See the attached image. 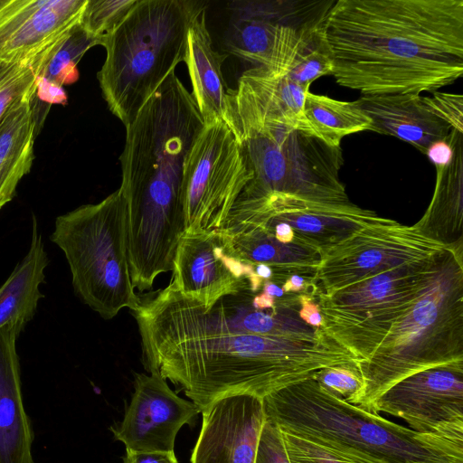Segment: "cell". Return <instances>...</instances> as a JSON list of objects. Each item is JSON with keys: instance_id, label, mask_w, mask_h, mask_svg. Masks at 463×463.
<instances>
[{"instance_id": "30", "label": "cell", "mask_w": 463, "mask_h": 463, "mask_svg": "<svg viewBox=\"0 0 463 463\" xmlns=\"http://www.w3.org/2000/svg\"><path fill=\"white\" fill-rule=\"evenodd\" d=\"M137 0H88L80 26L101 45L122 24Z\"/></svg>"}, {"instance_id": "36", "label": "cell", "mask_w": 463, "mask_h": 463, "mask_svg": "<svg viewBox=\"0 0 463 463\" xmlns=\"http://www.w3.org/2000/svg\"><path fill=\"white\" fill-rule=\"evenodd\" d=\"M314 284H317L315 280H310L298 274H293L280 287L285 294H295L307 289Z\"/></svg>"}, {"instance_id": "21", "label": "cell", "mask_w": 463, "mask_h": 463, "mask_svg": "<svg viewBox=\"0 0 463 463\" xmlns=\"http://www.w3.org/2000/svg\"><path fill=\"white\" fill-rule=\"evenodd\" d=\"M227 57L213 46L206 24V5L194 17L187 33V65L192 96L203 126L223 122L229 126V90L222 67Z\"/></svg>"}, {"instance_id": "6", "label": "cell", "mask_w": 463, "mask_h": 463, "mask_svg": "<svg viewBox=\"0 0 463 463\" xmlns=\"http://www.w3.org/2000/svg\"><path fill=\"white\" fill-rule=\"evenodd\" d=\"M457 362H463V250L445 248L422 293L373 354L359 363L363 389L352 404L372 411L400 380Z\"/></svg>"}, {"instance_id": "23", "label": "cell", "mask_w": 463, "mask_h": 463, "mask_svg": "<svg viewBox=\"0 0 463 463\" xmlns=\"http://www.w3.org/2000/svg\"><path fill=\"white\" fill-rule=\"evenodd\" d=\"M35 92L16 101L0 121V209L14 198L20 180L33 162Z\"/></svg>"}, {"instance_id": "37", "label": "cell", "mask_w": 463, "mask_h": 463, "mask_svg": "<svg viewBox=\"0 0 463 463\" xmlns=\"http://www.w3.org/2000/svg\"><path fill=\"white\" fill-rule=\"evenodd\" d=\"M255 273L263 280H270L273 277V269L266 264H253Z\"/></svg>"}, {"instance_id": "12", "label": "cell", "mask_w": 463, "mask_h": 463, "mask_svg": "<svg viewBox=\"0 0 463 463\" xmlns=\"http://www.w3.org/2000/svg\"><path fill=\"white\" fill-rule=\"evenodd\" d=\"M445 248L413 225L381 217L322 252L315 280L320 292L328 293Z\"/></svg>"}, {"instance_id": "22", "label": "cell", "mask_w": 463, "mask_h": 463, "mask_svg": "<svg viewBox=\"0 0 463 463\" xmlns=\"http://www.w3.org/2000/svg\"><path fill=\"white\" fill-rule=\"evenodd\" d=\"M452 154L436 167V185L423 216L413 226L446 248L463 250V133L452 129Z\"/></svg>"}, {"instance_id": "13", "label": "cell", "mask_w": 463, "mask_h": 463, "mask_svg": "<svg viewBox=\"0 0 463 463\" xmlns=\"http://www.w3.org/2000/svg\"><path fill=\"white\" fill-rule=\"evenodd\" d=\"M172 283L182 294L210 308L249 283L254 265L237 254L223 230L184 232L173 260Z\"/></svg>"}, {"instance_id": "16", "label": "cell", "mask_w": 463, "mask_h": 463, "mask_svg": "<svg viewBox=\"0 0 463 463\" xmlns=\"http://www.w3.org/2000/svg\"><path fill=\"white\" fill-rule=\"evenodd\" d=\"M88 0H0V61L47 64Z\"/></svg>"}, {"instance_id": "17", "label": "cell", "mask_w": 463, "mask_h": 463, "mask_svg": "<svg viewBox=\"0 0 463 463\" xmlns=\"http://www.w3.org/2000/svg\"><path fill=\"white\" fill-rule=\"evenodd\" d=\"M230 213L285 222L294 232V241L317 248L321 253L381 218L355 204H321L279 194L241 195Z\"/></svg>"}, {"instance_id": "8", "label": "cell", "mask_w": 463, "mask_h": 463, "mask_svg": "<svg viewBox=\"0 0 463 463\" xmlns=\"http://www.w3.org/2000/svg\"><path fill=\"white\" fill-rule=\"evenodd\" d=\"M64 253L79 298L103 319L136 310L128 262V208L121 188L59 215L50 237Z\"/></svg>"}, {"instance_id": "3", "label": "cell", "mask_w": 463, "mask_h": 463, "mask_svg": "<svg viewBox=\"0 0 463 463\" xmlns=\"http://www.w3.org/2000/svg\"><path fill=\"white\" fill-rule=\"evenodd\" d=\"M203 128L195 101L173 72L126 128L119 157L128 208V249L135 288L145 291L173 269L185 231L184 164Z\"/></svg>"}, {"instance_id": "32", "label": "cell", "mask_w": 463, "mask_h": 463, "mask_svg": "<svg viewBox=\"0 0 463 463\" xmlns=\"http://www.w3.org/2000/svg\"><path fill=\"white\" fill-rule=\"evenodd\" d=\"M279 432L289 463H353L314 443L280 430Z\"/></svg>"}, {"instance_id": "35", "label": "cell", "mask_w": 463, "mask_h": 463, "mask_svg": "<svg viewBox=\"0 0 463 463\" xmlns=\"http://www.w3.org/2000/svg\"><path fill=\"white\" fill-rule=\"evenodd\" d=\"M123 463H179L175 451L142 452L126 450Z\"/></svg>"}, {"instance_id": "7", "label": "cell", "mask_w": 463, "mask_h": 463, "mask_svg": "<svg viewBox=\"0 0 463 463\" xmlns=\"http://www.w3.org/2000/svg\"><path fill=\"white\" fill-rule=\"evenodd\" d=\"M204 6L194 0H137L102 42L106 58L97 78L109 109L125 128L185 61L189 26Z\"/></svg>"}, {"instance_id": "11", "label": "cell", "mask_w": 463, "mask_h": 463, "mask_svg": "<svg viewBox=\"0 0 463 463\" xmlns=\"http://www.w3.org/2000/svg\"><path fill=\"white\" fill-rule=\"evenodd\" d=\"M335 0H241L229 4V52L252 67L284 69L325 22Z\"/></svg>"}, {"instance_id": "28", "label": "cell", "mask_w": 463, "mask_h": 463, "mask_svg": "<svg viewBox=\"0 0 463 463\" xmlns=\"http://www.w3.org/2000/svg\"><path fill=\"white\" fill-rule=\"evenodd\" d=\"M331 72L332 61L322 29L301 45L285 71L280 73L296 83L310 86L317 79Z\"/></svg>"}, {"instance_id": "14", "label": "cell", "mask_w": 463, "mask_h": 463, "mask_svg": "<svg viewBox=\"0 0 463 463\" xmlns=\"http://www.w3.org/2000/svg\"><path fill=\"white\" fill-rule=\"evenodd\" d=\"M372 411L401 418L422 433L463 429V362L400 380L375 401Z\"/></svg>"}, {"instance_id": "15", "label": "cell", "mask_w": 463, "mask_h": 463, "mask_svg": "<svg viewBox=\"0 0 463 463\" xmlns=\"http://www.w3.org/2000/svg\"><path fill=\"white\" fill-rule=\"evenodd\" d=\"M133 386L121 421L109 428L114 439L126 450L174 451L179 430L201 410L180 397L157 373H135Z\"/></svg>"}, {"instance_id": "31", "label": "cell", "mask_w": 463, "mask_h": 463, "mask_svg": "<svg viewBox=\"0 0 463 463\" xmlns=\"http://www.w3.org/2000/svg\"><path fill=\"white\" fill-rule=\"evenodd\" d=\"M314 379L325 389L353 403L363 389L359 371L346 367H329L317 372Z\"/></svg>"}, {"instance_id": "1", "label": "cell", "mask_w": 463, "mask_h": 463, "mask_svg": "<svg viewBox=\"0 0 463 463\" xmlns=\"http://www.w3.org/2000/svg\"><path fill=\"white\" fill-rule=\"evenodd\" d=\"M146 370L160 374L201 411L232 394L266 396L329 367L360 360L322 329L316 337L239 334L202 326L141 300L131 311Z\"/></svg>"}, {"instance_id": "19", "label": "cell", "mask_w": 463, "mask_h": 463, "mask_svg": "<svg viewBox=\"0 0 463 463\" xmlns=\"http://www.w3.org/2000/svg\"><path fill=\"white\" fill-rule=\"evenodd\" d=\"M354 103L371 119V131L395 137L425 155L453 129L419 94L362 95Z\"/></svg>"}, {"instance_id": "2", "label": "cell", "mask_w": 463, "mask_h": 463, "mask_svg": "<svg viewBox=\"0 0 463 463\" xmlns=\"http://www.w3.org/2000/svg\"><path fill=\"white\" fill-rule=\"evenodd\" d=\"M323 35L331 75L363 95L432 93L463 74V0H336Z\"/></svg>"}, {"instance_id": "33", "label": "cell", "mask_w": 463, "mask_h": 463, "mask_svg": "<svg viewBox=\"0 0 463 463\" xmlns=\"http://www.w3.org/2000/svg\"><path fill=\"white\" fill-rule=\"evenodd\" d=\"M426 107L437 117L444 120L453 129L463 133V97L434 91L431 96L422 97Z\"/></svg>"}, {"instance_id": "26", "label": "cell", "mask_w": 463, "mask_h": 463, "mask_svg": "<svg viewBox=\"0 0 463 463\" xmlns=\"http://www.w3.org/2000/svg\"><path fill=\"white\" fill-rule=\"evenodd\" d=\"M303 114L313 133L334 146H341L343 137L347 135L371 131V119L354 101H341L309 91Z\"/></svg>"}, {"instance_id": "27", "label": "cell", "mask_w": 463, "mask_h": 463, "mask_svg": "<svg viewBox=\"0 0 463 463\" xmlns=\"http://www.w3.org/2000/svg\"><path fill=\"white\" fill-rule=\"evenodd\" d=\"M95 45H99V42L79 24L54 52L38 79L61 88L76 81L79 78L77 64Z\"/></svg>"}, {"instance_id": "10", "label": "cell", "mask_w": 463, "mask_h": 463, "mask_svg": "<svg viewBox=\"0 0 463 463\" xmlns=\"http://www.w3.org/2000/svg\"><path fill=\"white\" fill-rule=\"evenodd\" d=\"M252 178L241 144L231 128L223 122L203 126L184 164L182 199L185 231L223 229Z\"/></svg>"}, {"instance_id": "34", "label": "cell", "mask_w": 463, "mask_h": 463, "mask_svg": "<svg viewBox=\"0 0 463 463\" xmlns=\"http://www.w3.org/2000/svg\"><path fill=\"white\" fill-rule=\"evenodd\" d=\"M254 463H289L279 429L267 420L260 430Z\"/></svg>"}, {"instance_id": "18", "label": "cell", "mask_w": 463, "mask_h": 463, "mask_svg": "<svg viewBox=\"0 0 463 463\" xmlns=\"http://www.w3.org/2000/svg\"><path fill=\"white\" fill-rule=\"evenodd\" d=\"M201 413L202 427L190 463H254L266 420L263 400L250 394L227 395Z\"/></svg>"}, {"instance_id": "20", "label": "cell", "mask_w": 463, "mask_h": 463, "mask_svg": "<svg viewBox=\"0 0 463 463\" xmlns=\"http://www.w3.org/2000/svg\"><path fill=\"white\" fill-rule=\"evenodd\" d=\"M21 330L0 329V463H35L33 431L24 410L16 340Z\"/></svg>"}, {"instance_id": "5", "label": "cell", "mask_w": 463, "mask_h": 463, "mask_svg": "<svg viewBox=\"0 0 463 463\" xmlns=\"http://www.w3.org/2000/svg\"><path fill=\"white\" fill-rule=\"evenodd\" d=\"M229 127L253 174L241 195L279 194L315 203L354 204L340 179L341 146L267 112L232 89L229 90Z\"/></svg>"}, {"instance_id": "4", "label": "cell", "mask_w": 463, "mask_h": 463, "mask_svg": "<svg viewBox=\"0 0 463 463\" xmlns=\"http://www.w3.org/2000/svg\"><path fill=\"white\" fill-rule=\"evenodd\" d=\"M267 420L353 463H463V429L422 433L346 402L314 377L263 399Z\"/></svg>"}, {"instance_id": "9", "label": "cell", "mask_w": 463, "mask_h": 463, "mask_svg": "<svg viewBox=\"0 0 463 463\" xmlns=\"http://www.w3.org/2000/svg\"><path fill=\"white\" fill-rule=\"evenodd\" d=\"M443 250L331 292L318 291L320 328L332 338L339 335L354 347L377 344L382 317L400 305L412 303L422 293L438 269Z\"/></svg>"}, {"instance_id": "24", "label": "cell", "mask_w": 463, "mask_h": 463, "mask_svg": "<svg viewBox=\"0 0 463 463\" xmlns=\"http://www.w3.org/2000/svg\"><path fill=\"white\" fill-rule=\"evenodd\" d=\"M32 230L27 253L0 287V329L14 326L23 331L44 297L40 285L44 282L49 260L34 215Z\"/></svg>"}, {"instance_id": "25", "label": "cell", "mask_w": 463, "mask_h": 463, "mask_svg": "<svg viewBox=\"0 0 463 463\" xmlns=\"http://www.w3.org/2000/svg\"><path fill=\"white\" fill-rule=\"evenodd\" d=\"M223 230L244 261L266 264L289 275L298 274L315 280L322 258L318 249L294 241L280 242L270 233L255 226L226 224Z\"/></svg>"}, {"instance_id": "29", "label": "cell", "mask_w": 463, "mask_h": 463, "mask_svg": "<svg viewBox=\"0 0 463 463\" xmlns=\"http://www.w3.org/2000/svg\"><path fill=\"white\" fill-rule=\"evenodd\" d=\"M46 63L0 61V121L10 108L26 94L36 91Z\"/></svg>"}]
</instances>
